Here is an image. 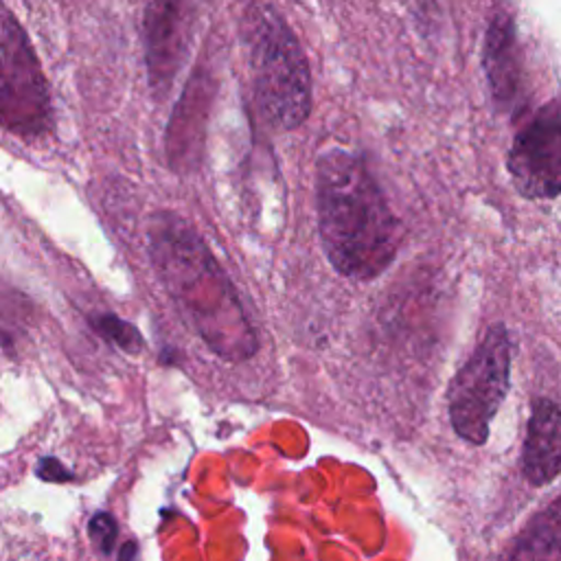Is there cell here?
<instances>
[{
  "label": "cell",
  "instance_id": "9c48e42d",
  "mask_svg": "<svg viewBox=\"0 0 561 561\" xmlns=\"http://www.w3.org/2000/svg\"><path fill=\"white\" fill-rule=\"evenodd\" d=\"M519 467L533 486L557 480L561 467V414L550 397H537L526 425Z\"/></svg>",
  "mask_w": 561,
  "mask_h": 561
},
{
  "label": "cell",
  "instance_id": "5b68a950",
  "mask_svg": "<svg viewBox=\"0 0 561 561\" xmlns=\"http://www.w3.org/2000/svg\"><path fill=\"white\" fill-rule=\"evenodd\" d=\"M48 118V90L33 46L0 2V123L22 134L39 131Z\"/></svg>",
  "mask_w": 561,
  "mask_h": 561
},
{
  "label": "cell",
  "instance_id": "ba28073f",
  "mask_svg": "<svg viewBox=\"0 0 561 561\" xmlns=\"http://www.w3.org/2000/svg\"><path fill=\"white\" fill-rule=\"evenodd\" d=\"M482 68L495 107L506 114L517 110L524 90V75L515 24L504 11H495L486 26Z\"/></svg>",
  "mask_w": 561,
  "mask_h": 561
},
{
  "label": "cell",
  "instance_id": "5bb4252c",
  "mask_svg": "<svg viewBox=\"0 0 561 561\" xmlns=\"http://www.w3.org/2000/svg\"><path fill=\"white\" fill-rule=\"evenodd\" d=\"M129 554H136V548H134V543H129L125 550H121V552H118V557H121V559H125V557H129Z\"/></svg>",
  "mask_w": 561,
  "mask_h": 561
},
{
  "label": "cell",
  "instance_id": "3957f363",
  "mask_svg": "<svg viewBox=\"0 0 561 561\" xmlns=\"http://www.w3.org/2000/svg\"><path fill=\"white\" fill-rule=\"evenodd\" d=\"M239 33L265 121L285 131L300 127L311 112V70L298 37L270 0H248Z\"/></svg>",
  "mask_w": 561,
  "mask_h": 561
},
{
  "label": "cell",
  "instance_id": "8992f818",
  "mask_svg": "<svg viewBox=\"0 0 561 561\" xmlns=\"http://www.w3.org/2000/svg\"><path fill=\"white\" fill-rule=\"evenodd\" d=\"M513 186L528 199H554L561 191V116L552 99L517 131L506 156Z\"/></svg>",
  "mask_w": 561,
  "mask_h": 561
},
{
  "label": "cell",
  "instance_id": "4fadbf2b",
  "mask_svg": "<svg viewBox=\"0 0 561 561\" xmlns=\"http://www.w3.org/2000/svg\"><path fill=\"white\" fill-rule=\"evenodd\" d=\"M37 476L46 482H66L72 478V473L57 460V458H42L37 462Z\"/></svg>",
  "mask_w": 561,
  "mask_h": 561
},
{
  "label": "cell",
  "instance_id": "30bf717a",
  "mask_svg": "<svg viewBox=\"0 0 561 561\" xmlns=\"http://www.w3.org/2000/svg\"><path fill=\"white\" fill-rule=\"evenodd\" d=\"M561 543V522H559V500L554 497L541 513H537L522 535L515 539L513 548L506 550L511 559H559Z\"/></svg>",
  "mask_w": 561,
  "mask_h": 561
},
{
  "label": "cell",
  "instance_id": "6da1fadb",
  "mask_svg": "<svg viewBox=\"0 0 561 561\" xmlns=\"http://www.w3.org/2000/svg\"><path fill=\"white\" fill-rule=\"evenodd\" d=\"M151 265L204 344L226 362H243L259 348L256 331L243 302L195 228L175 213L160 210L149 219Z\"/></svg>",
  "mask_w": 561,
  "mask_h": 561
},
{
  "label": "cell",
  "instance_id": "7a4b0ae2",
  "mask_svg": "<svg viewBox=\"0 0 561 561\" xmlns=\"http://www.w3.org/2000/svg\"><path fill=\"white\" fill-rule=\"evenodd\" d=\"M316 213L322 250L337 274L373 280L390 267L399 221L362 156L340 147L318 156Z\"/></svg>",
  "mask_w": 561,
  "mask_h": 561
},
{
  "label": "cell",
  "instance_id": "8fae6325",
  "mask_svg": "<svg viewBox=\"0 0 561 561\" xmlns=\"http://www.w3.org/2000/svg\"><path fill=\"white\" fill-rule=\"evenodd\" d=\"M92 324L105 340H110L112 344H116L118 348H123L127 353H140L145 346L138 329L134 324L121 320L114 313H101V316L92 318Z\"/></svg>",
  "mask_w": 561,
  "mask_h": 561
},
{
  "label": "cell",
  "instance_id": "7c38bea8",
  "mask_svg": "<svg viewBox=\"0 0 561 561\" xmlns=\"http://www.w3.org/2000/svg\"><path fill=\"white\" fill-rule=\"evenodd\" d=\"M88 535L92 539V543L103 552V554H110L114 543H116V537H118V526H116V519L110 515V513H96L92 515V519L88 522Z\"/></svg>",
  "mask_w": 561,
  "mask_h": 561
},
{
  "label": "cell",
  "instance_id": "277c9868",
  "mask_svg": "<svg viewBox=\"0 0 561 561\" xmlns=\"http://www.w3.org/2000/svg\"><path fill=\"white\" fill-rule=\"evenodd\" d=\"M511 386V335L497 322L486 329L476 351L447 388V412L454 432L469 445H484Z\"/></svg>",
  "mask_w": 561,
  "mask_h": 561
},
{
  "label": "cell",
  "instance_id": "52a82bcc",
  "mask_svg": "<svg viewBox=\"0 0 561 561\" xmlns=\"http://www.w3.org/2000/svg\"><path fill=\"white\" fill-rule=\"evenodd\" d=\"M193 0H147L142 15L145 61L151 92L164 99L182 70L193 37Z\"/></svg>",
  "mask_w": 561,
  "mask_h": 561
}]
</instances>
